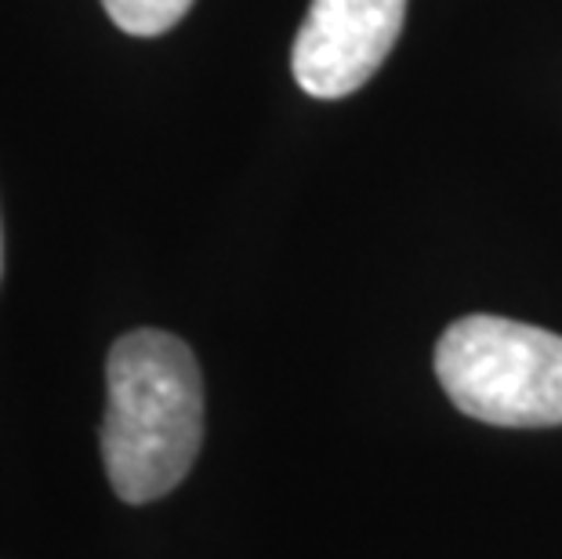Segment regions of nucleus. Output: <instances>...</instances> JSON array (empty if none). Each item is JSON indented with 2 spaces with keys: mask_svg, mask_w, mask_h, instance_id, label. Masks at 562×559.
Instances as JSON below:
<instances>
[{
  "mask_svg": "<svg viewBox=\"0 0 562 559\" xmlns=\"http://www.w3.org/2000/svg\"><path fill=\"white\" fill-rule=\"evenodd\" d=\"M102 8L131 37H160L189 15L193 0H102Z\"/></svg>",
  "mask_w": 562,
  "mask_h": 559,
  "instance_id": "4",
  "label": "nucleus"
},
{
  "mask_svg": "<svg viewBox=\"0 0 562 559\" xmlns=\"http://www.w3.org/2000/svg\"><path fill=\"white\" fill-rule=\"evenodd\" d=\"M436 374L453 407L505 429L562 425V335L508 316H461L436 345Z\"/></svg>",
  "mask_w": 562,
  "mask_h": 559,
  "instance_id": "2",
  "label": "nucleus"
},
{
  "mask_svg": "<svg viewBox=\"0 0 562 559\" xmlns=\"http://www.w3.org/2000/svg\"><path fill=\"white\" fill-rule=\"evenodd\" d=\"M0 258H4V247H0Z\"/></svg>",
  "mask_w": 562,
  "mask_h": 559,
  "instance_id": "5",
  "label": "nucleus"
},
{
  "mask_svg": "<svg viewBox=\"0 0 562 559\" xmlns=\"http://www.w3.org/2000/svg\"><path fill=\"white\" fill-rule=\"evenodd\" d=\"M203 444V378L167 331H131L105 360L102 461L116 497L149 505L186 480Z\"/></svg>",
  "mask_w": 562,
  "mask_h": 559,
  "instance_id": "1",
  "label": "nucleus"
},
{
  "mask_svg": "<svg viewBox=\"0 0 562 559\" xmlns=\"http://www.w3.org/2000/svg\"><path fill=\"white\" fill-rule=\"evenodd\" d=\"M406 0H313L294 37V80L313 99H345L396 47Z\"/></svg>",
  "mask_w": 562,
  "mask_h": 559,
  "instance_id": "3",
  "label": "nucleus"
}]
</instances>
